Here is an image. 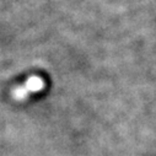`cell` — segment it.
Masks as SVG:
<instances>
[{
	"label": "cell",
	"instance_id": "obj_1",
	"mask_svg": "<svg viewBox=\"0 0 156 156\" xmlns=\"http://www.w3.org/2000/svg\"><path fill=\"white\" fill-rule=\"evenodd\" d=\"M44 86H46V83L41 76H31L23 85L12 90V97L17 101H23L30 95L42 91Z\"/></svg>",
	"mask_w": 156,
	"mask_h": 156
}]
</instances>
